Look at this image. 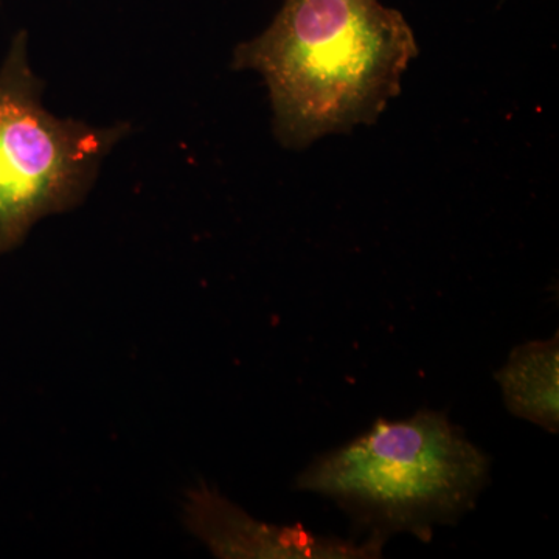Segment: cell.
I'll return each mask as SVG.
<instances>
[{
	"mask_svg": "<svg viewBox=\"0 0 559 559\" xmlns=\"http://www.w3.org/2000/svg\"><path fill=\"white\" fill-rule=\"evenodd\" d=\"M417 55L411 25L380 0H285L266 31L235 49L231 68L263 76L275 138L304 150L377 123Z\"/></svg>",
	"mask_w": 559,
	"mask_h": 559,
	"instance_id": "6da1fadb",
	"label": "cell"
},
{
	"mask_svg": "<svg viewBox=\"0 0 559 559\" xmlns=\"http://www.w3.org/2000/svg\"><path fill=\"white\" fill-rule=\"evenodd\" d=\"M491 460L444 412L378 418L366 432L318 455L296 479L333 500L367 536L411 533L429 543L454 525L489 484Z\"/></svg>",
	"mask_w": 559,
	"mask_h": 559,
	"instance_id": "7a4b0ae2",
	"label": "cell"
},
{
	"mask_svg": "<svg viewBox=\"0 0 559 559\" xmlns=\"http://www.w3.org/2000/svg\"><path fill=\"white\" fill-rule=\"evenodd\" d=\"M44 81L32 69L28 35L11 40L0 66V257L38 221L86 200L103 162L131 127H92L44 106Z\"/></svg>",
	"mask_w": 559,
	"mask_h": 559,
	"instance_id": "3957f363",
	"label": "cell"
},
{
	"mask_svg": "<svg viewBox=\"0 0 559 559\" xmlns=\"http://www.w3.org/2000/svg\"><path fill=\"white\" fill-rule=\"evenodd\" d=\"M187 524L218 558L371 559L381 558L388 543L373 535L356 543L301 525L264 524L207 487L191 492Z\"/></svg>",
	"mask_w": 559,
	"mask_h": 559,
	"instance_id": "277c9868",
	"label": "cell"
},
{
	"mask_svg": "<svg viewBox=\"0 0 559 559\" xmlns=\"http://www.w3.org/2000/svg\"><path fill=\"white\" fill-rule=\"evenodd\" d=\"M559 337L518 345L496 371L507 409L547 432L559 428Z\"/></svg>",
	"mask_w": 559,
	"mask_h": 559,
	"instance_id": "5b68a950",
	"label": "cell"
}]
</instances>
